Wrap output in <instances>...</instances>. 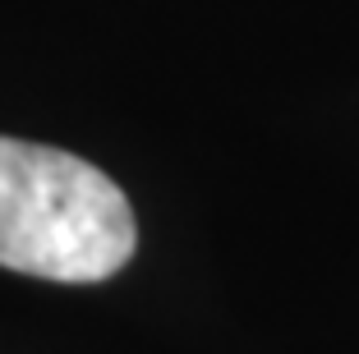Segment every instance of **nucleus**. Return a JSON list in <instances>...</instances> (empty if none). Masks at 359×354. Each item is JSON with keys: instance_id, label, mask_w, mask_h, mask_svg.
<instances>
[{"instance_id": "nucleus-1", "label": "nucleus", "mask_w": 359, "mask_h": 354, "mask_svg": "<svg viewBox=\"0 0 359 354\" xmlns=\"http://www.w3.org/2000/svg\"><path fill=\"white\" fill-rule=\"evenodd\" d=\"M138 244L134 207L111 175L74 152L0 138V267L93 285Z\"/></svg>"}]
</instances>
